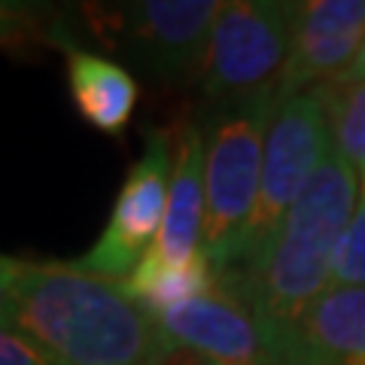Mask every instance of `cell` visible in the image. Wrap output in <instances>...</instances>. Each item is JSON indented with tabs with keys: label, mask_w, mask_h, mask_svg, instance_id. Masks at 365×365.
<instances>
[{
	"label": "cell",
	"mask_w": 365,
	"mask_h": 365,
	"mask_svg": "<svg viewBox=\"0 0 365 365\" xmlns=\"http://www.w3.org/2000/svg\"><path fill=\"white\" fill-rule=\"evenodd\" d=\"M16 332L58 365H153L162 350L153 314L122 283L79 262L6 259Z\"/></svg>",
	"instance_id": "1"
},
{
	"label": "cell",
	"mask_w": 365,
	"mask_h": 365,
	"mask_svg": "<svg viewBox=\"0 0 365 365\" xmlns=\"http://www.w3.org/2000/svg\"><path fill=\"white\" fill-rule=\"evenodd\" d=\"M359 198V174L332 150L262 256L220 277L222 289L235 292L262 317L277 350L280 338L332 287L335 250Z\"/></svg>",
	"instance_id": "2"
},
{
	"label": "cell",
	"mask_w": 365,
	"mask_h": 365,
	"mask_svg": "<svg viewBox=\"0 0 365 365\" xmlns=\"http://www.w3.org/2000/svg\"><path fill=\"white\" fill-rule=\"evenodd\" d=\"M277 107V95L241 101L210 113L204 128V189H207V225L204 253L222 274L253 216L259 198L265 137Z\"/></svg>",
	"instance_id": "3"
},
{
	"label": "cell",
	"mask_w": 365,
	"mask_h": 365,
	"mask_svg": "<svg viewBox=\"0 0 365 365\" xmlns=\"http://www.w3.org/2000/svg\"><path fill=\"white\" fill-rule=\"evenodd\" d=\"M220 0H134L88 4L91 37L162 83L201 79Z\"/></svg>",
	"instance_id": "4"
},
{
	"label": "cell",
	"mask_w": 365,
	"mask_h": 365,
	"mask_svg": "<svg viewBox=\"0 0 365 365\" xmlns=\"http://www.w3.org/2000/svg\"><path fill=\"white\" fill-rule=\"evenodd\" d=\"M299 4L283 0H232L213 21L201 71L204 104L213 110L274 91L287 71Z\"/></svg>",
	"instance_id": "5"
},
{
	"label": "cell",
	"mask_w": 365,
	"mask_h": 365,
	"mask_svg": "<svg viewBox=\"0 0 365 365\" xmlns=\"http://www.w3.org/2000/svg\"><path fill=\"white\" fill-rule=\"evenodd\" d=\"M329 153H332V131H329V116L319 91L314 88L277 101L265 137V162H262L256 207L222 274L241 271L262 256V250L268 247L274 232L287 220L292 204L302 198V192L329 158Z\"/></svg>",
	"instance_id": "6"
},
{
	"label": "cell",
	"mask_w": 365,
	"mask_h": 365,
	"mask_svg": "<svg viewBox=\"0 0 365 365\" xmlns=\"http://www.w3.org/2000/svg\"><path fill=\"white\" fill-rule=\"evenodd\" d=\"M174 137L165 128H150L143 153L128 168L98 244L79 259L91 274L125 283L155 244L168 210L170 174H174Z\"/></svg>",
	"instance_id": "7"
},
{
	"label": "cell",
	"mask_w": 365,
	"mask_h": 365,
	"mask_svg": "<svg viewBox=\"0 0 365 365\" xmlns=\"http://www.w3.org/2000/svg\"><path fill=\"white\" fill-rule=\"evenodd\" d=\"M162 341L220 365H277V344L262 317L235 292L207 295L165 311H150Z\"/></svg>",
	"instance_id": "8"
},
{
	"label": "cell",
	"mask_w": 365,
	"mask_h": 365,
	"mask_svg": "<svg viewBox=\"0 0 365 365\" xmlns=\"http://www.w3.org/2000/svg\"><path fill=\"white\" fill-rule=\"evenodd\" d=\"M365 46V0H307L299 4L292 52L277 101L332 83L359 58Z\"/></svg>",
	"instance_id": "9"
},
{
	"label": "cell",
	"mask_w": 365,
	"mask_h": 365,
	"mask_svg": "<svg viewBox=\"0 0 365 365\" xmlns=\"http://www.w3.org/2000/svg\"><path fill=\"white\" fill-rule=\"evenodd\" d=\"M204 225H207V189H204V134L198 125H180L174 174H170L168 210L155 244L137 268L158 271L186 265L204 253ZM134 268V271H137Z\"/></svg>",
	"instance_id": "10"
},
{
	"label": "cell",
	"mask_w": 365,
	"mask_h": 365,
	"mask_svg": "<svg viewBox=\"0 0 365 365\" xmlns=\"http://www.w3.org/2000/svg\"><path fill=\"white\" fill-rule=\"evenodd\" d=\"M277 365H365V287H329L280 338Z\"/></svg>",
	"instance_id": "11"
},
{
	"label": "cell",
	"mask_w": 365,
	"mask_h": 365,
	"mask_svg": "<svg viewBox=\"0 0 365 365\" xmlns=\"http://www.w3.org/2000/svg\"><path fill=\"white\" fill-rule=\"evenodd\" d=\"M67 86L79 116L91 128L113 137L128 128L140 88L122 64L107 55L67 46Z\"/></svg>",
	"instance_id": "12"
},
{
	"label": "cell",
	"mask_w": 365,
	"mask_h": 365,
	"mask_svg": "<svg viewBox=\"0 0 365 365\" xmlns=\"http://www.w3.org/2000/svg\"><path fill=\"white\" fill-rule=\"evenodd\" d=\"M319 98L326 104L332 150L365 177V83L353 86H319Z\"/></svg>",
	"instance_id": "13"
},
{
	"label": "cell",
	"mask_w": 365,
	"mask_h": 365,
	"mask_svg": "<svg viewBox=\"0 0 365 365\" xmlns=\"http://www.w3.org/2000/svg\"><path fill=\"white\" fill-rule=\"evenodd\" d=\"M332 287H365V189L332 262Z\"/></svg>",
	"instance_id": "14"
},
{
	"label": "cell",
	"mask_w": 365,
	"mask_h": 365,
	"mask_svg": "<svg viewBox=\"0 0 365 365\" xmlns=\"http://www.w3.org/2000/svg\"><path fill=\"white\" fill-rule=\"evenodd\" d=\"M55 13L43 4H16L0 0V46H13L19 40H46L52 37Z\"/></svg>",
	"instance_id": "15"
},
{
	"label": "cell",
	"mask_w": 365,
	"mask_h": 365,
	"mask_svg": "<svg viewBox=\"0 0 365 365\" xmlns=\"http://www.w3.org/2000/svg\"><path fill=\"white\" fill-rule=\"evenodd\" d=\"M0 365H58V362L21 332H16V329L0 326Z\"/></svg>",
	"instance_id": "16"
},
{
	"label": "cell",
	"mask_w": 365,
	"mask_h": 365,
	"mask_svg": "<svg viewBox=\"0 0 365 365\" xmlns=\"http://www.w3.org/2000/svg\"><path fill=\"white\" fill-rule=\"evenodd\" d=\"M153 365H220V362H210L192 350H182V347H174V344H168V341H162V350H158Z\"/></svg>",
	"instance_id": "17"
},
{
	"label": "cell",
	"mask_w": 365,
	"mask_h": 365,
	"mask_svg": "<svg viewBox=\"0 0 365 365\" xmlns=\"http://www.w3.org/2000/svg\"><path fill=\"white\" fill-rule=\"evenodd\" d=\"M6 259L0 253V326L6 329H16V311H13V295H9V287H6Z\"/></svg>",
	"instance_id": "18"
},
{
	"label": "cell",
	"mask_w": 365,
	"mask_h": 365,
	"mask_svg": "<svg viewBox=\"0 0 365 365\" xmlns=\"http://www.w3.org/2000/svg\"><path fill=\"white\" fill-rule=\"evenodd\" d=\"M353 83H365V46H362V52H359V58L353 61L350 67L341 76H335L332 83H326V86H353Z\"/></svg>",
	"instance_id": "19"
},
{
	"label": "cell",
	"mask_w": 365,
	"mask_h": 365,
	"mask_svg": "<svg viewBox=\"0 0 365 365\" xmlns=\"http://www.w3.org/2000/svg\"><path fill=\"white\" fill-rule=\"evenodd\" d=\"M362 189H365V177H362Z\"/></svg>",
	"instance_id": "20"
}]
</instances>
